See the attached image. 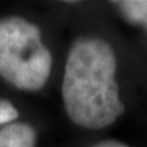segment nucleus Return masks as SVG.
Here are the masks:
<instances>
[{"instance_id":"nucleus-5","label":"nucleus","mask_w":147,"mask_h":147,"mask_svg":"<svg viewBox=\"0 0 147 147\" xmlns=\"http://www.w3.org/2000/svg\"><path fill=\"white\" fill-rule=\"evenodd\" d=\"M18 119V109L7 100H0V125H7Z\"/></svg>"},{"instance_id":"nucleus-6","label":"nucleus","mask_w":147,"mask_h":147,"mask_svg":"<svg viewBox=\"0 0 147 147\" xmlns=\"http://www.w3.org/2000/svg\"><path fill=\"white\" fill-rule=\"evenodd\" d=\"M91 147H129L127 146L125 143L119 142V140H115V139H108V140H102V142L97 143Z\"/></svg>"},{"instance_id":"nucleus-2","label":"nucleus","mask_w":147,"mask_h":147,"mask_svg":"<svg viewBox=\"0 0 147 147\" xmlns=\"http://www.w3.org/2000/svg\"><path fill=\"white\" fill-rule=\"evenodd\" d=\"M52 71V55L40 27L22 16L0 18V76L25 91L41 90Z\"/></svg>"},{"instance_id":"nucleus-1","label":"nucleus","mask_w":147,"mask_h":147,"mask_svg":"<svg viewBox=\"0 0 147 147\" xmlns=\"http://www.w3.org/2000/svg\"><path fill=\"white\" fill-rule=\"evenodd\" d=\"M116 69L115 51L105 40L80 37L72 42L61 86L64 108L72 123L101 129L124 113Z\"/></svg>"},{"instance_id":"nucleus-4","label":"nucleus","mask_w":147,"mask_h":147,"mask_svg":"<svg viewBox=\"0 0 147 147\" xmlns=\"http://www.w3.org/2000/svg\"><path fill=\"white\" fill-rule=\"evenodd\" d=\"M115 5L128 21L147 29V0H123L116 1Z\"/></svg>"},{"instance_id":"nucleus-3","label":"nucleus","mask_w":147,"mask_h":147,"mask_svg":"<svg viewBox=\"0 0 147 147\" xmlns=\"http://www.w3.org/2000/svg\"><path fill=\"white\" fill-rule=\"evenodd\" d=\"M36 129L27 123H10L0 129V147H36Z\"/></svg>"}]
</instances>
